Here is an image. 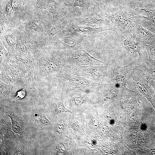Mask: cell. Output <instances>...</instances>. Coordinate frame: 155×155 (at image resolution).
Instances as JSON below:
<instances>
[{"label": "cell", "mask_w": 155, "mask_h": 155, "mask_svg": "<svg viewBox=\"0 0 155 155\" xmlns=\"http://www.w3.org/2000/svg\"><path fill=\"white\" fill-rule=\"evenodd\" d=\"M103 65L69 66L65 72L97 83L107 82L110 79V73L108 69Z\"/></svg>", "instance_id": "obj_1"}, {"label": "cell", "mask_w": 155, "mask_h": 155, "mask_svg": "<svg viewBox=\"0 0 155 155\" xmlns=\"http://www.w3.org/2000/svg\"><path fill=\"white\" fill-rule=\"evenodd\" d=\"M64 53L66 61L69 66L103 65V62L90 55L82 48L76 50L65 51Z\"/></svg>", "instance_id": "obj_2"}, {"label": "cell", "mask_w": 155, "mask_h": 155, "mask_svg": "<svg viewBox=\"0 0 155 155\" xmlns=\"http://www.w3.org/2000/svg\"><path fill=\"white\" fill-rule=\"evenodd\" d=\"M84 36L69 28L63 30L57 42L65 51L76 50L82 48Z\"/></svg>", "instance_id": "obj_3"}, {"label": "cell", "mask_w": 155, "mask_h": 155, "mask_svg": "<svg viewBox=\"0 0 155 155\" xmlns=\"http://www.w3.org/2000/svg\"><path fill=\"white\" fill-rule=\"evenodd\" d=\"M62 75L64 85L70 90H96L102 85L81 76L65 72Z\"/></svg>", "instance_id": "obj_4"}, {"label": "cell", "mask_w": 155, "mask_h": 155, "mask_svg": "<svg viewBox=\"0 0 155 155\" xmlns=\"http://www.w3.org/2000/svg\"><path fill=\"white\" fill-rule=\"evenodd\" d=\"M104 17L102 13L94 11L90 13H84L80 15L75 14L73 16V24L75 22L76 24L82 25L96 24L100 27L108 28L113 30V27L105 20Z\"/></svg>", "instance_id": "obj_5"}, {"label": "cell", "mask_w": 155, "mask_h": 155, "mask_svg": "<svg viewBox=\"0 0 155 155\" xmlns=\"http://www.w3.org/2000/svg\"><path fill=\"white\" fill-rule=\"evenodd\" d=\"M71 29L84 36L94 35L98 33L107 30H112L110 28L106 27H92L89 26H79L73 24L70 27Z\"/></svg>", "instance_id": "obj_6"}, {"label": "cell", "mask_w": 155, "mask_h": 155, "mask_svg": "<svg viewBox=\"0 0 155 155\" xmlns=\"http://www.w3.org/2000/svg\"><path fill=\"white\" fill-rule=\"evenodd\" d=\"M91 3V0H75L72 5L73 8L76 7H79L84 13H88V10Z\"/></svg>", "instance_id": "obj_7"}, {"label": "cell", "mask_w": 155, "mask_h": 155, "mask_svg": "<svg viewBox=\"0 0 155 155\" xmlns=\"http://www.w3.org/2000/svg\"><path fill=\"white\" fill-rule=\"evenodd\" d=\"M71 101L75 105L80 106L87 102L89 99L87 97L78 95L73 96L71 99Z\"/></svg>", "instance_id": "obj_8"}, {"label": "cell", "mask_w": 155, "mask_h": 155, "mask_svg": "<svg viewBox=\"0 0 155 155\" xmlns=\"http://www.w3.org/2000/svg\"><path fill=\"white\" fill-rule=\"evenodd\" d=\"M27 24L28 28L35 31L40 32L42 30L43 28L41 24L40 21L38 20H30L28 22Z\"/></svg>", "instance_id": "obj_9"}, {"label": "cell", "mask_w": 155, "mask_h": 155, "mask_svg": "<svg viewBox=\"0 0 155 155\" xmlns=\"http://www.w3.org/2000/svg\"><path fill=\"white\" fill-rule=\"evenodd\" d=\"M55 113L56 114L63 112H71L64 106L63 102H58L56 104L55 107Z\"/></svg>", "instance_id": "obj_10"}, {"label": "cell", "mask_w": 155, "mask_h": 155, "mask_svg": "<svg viewBox=\"0 0 155 155\" xmlns=\"http://www.w3.org/2000/svg\"><path fill=\"white\" fill-rule=\"evenodd\" d=\"M11 119L12 123V129L13 131L16 133L20 134L21 128L18 122L14 120L11 116L8 115Z\"/></svg>", "instance_id": "obj_11"}, {"label": "cell", "mask_w": 155, "mask_h": 155, "mask_svg": "<svg viewBox=\"0 0 155 155\" xmlns=\"http://www.w3.org/2000/svg\"><path fill=\"white\" fill-rule=\"evenodd\" d=\"M66 148L62 143L57 145L56 148V152L57 154H64L65 153Z\"/></svg>", "instance_id": "obj_12"}, {"label": "cell", "mask_w": 155, "mask_h": 155, "mask_svg": "<svg viewBox=\"0 0 155 155\" xmlns=\"http://www.w3.org/2000/svg\"><path fill=\"white\" fill-rule=\"evenodd\" d=\"M26 95V90L24 89L18 91L16 94L15 99L16 100L21 99L24 98Z\"/></svg>", "instance_id": "obj_13"}, {"label": "cell", "mask_w": 155, "mask_h": 155, "mask_svg": "<svg viewBox=\"0 0 155 155\" xmlns=\"http://www.w3.org/2000/svg\"><path fill=\"white\" fill-rule=\"evenodd\" d=\"M149 65V71L152 78L155 79V62L151 61Z\"/></svg>", "instance_id": "obj_14"}, {"label": "cell", "mask_w": 155, "mask_h": 155, "mask_svg": "<svg viewBox=\"0 0 155 155\" xmlns=\"http://www.w3.org/2000/svg\"><path fill=\"white\" fill-rule=\"evenodd\" d=\"M65 127L61 123H59L57 125L55 128L56 132L60 134H62L65 130Z\"/></svg>", "instance_id": "obj_15"}, {"label": "cell", "mask_w": 155, "mask_h": 155, "mask_svg": "<svg viewBox=\"0 0 155 155\" xmlns=\"http://www.w3.org/2000/svg\"><path fill=\"white\" fill-rule=\"evenodd\" d=\"M40 121L43 125H47L50 123L49 121L44 114L41 116Z\"/></svg>", "instance_id": "obj_16"}, {"label": "cell", "mask_w": 155, "mask_h": 155, "mask_svg": "<svg viewBox=\"0 0 155 155\" xmlns=\"http://www.w3.org/2000/svg\"><path fill=\"white\" fill-rule=\"evenodd\" d=\"M149 50L150 53L154 59H155V45H152L149 47Z\"/></svg>", "instance_id": "obj_17"}, {"label": "cell", "mask_w": 155, "mask_h": 155, "mask_svg": "<svg viewBox=\"0 0 155 155\" xmlns=\"http://www.w3.org/2000/svg\"><path fill=\"white\" fill-rule=\"evenodd\" d=\"M148 19H149L148 21L149 22L148 24L151 26L149 27V28L152 27L155 28V16L149 18Z\"/></svg>", "instance_id": "obj_18"}, {"label": "cell", "mask_w": 155, "mask_h": 155, "mask_svg": "<svg viewBox=\"0 0 155 155\" xmlns=\"http://www.w3.org/2000/svg\"><path fill=\"white\" fill-rule=\"evenodd\" d=\"M149 29L150 30L151 32L155 34V28H150Z\"/></svg>", "instance_id": "obj_19"}, {"label": "cell", "mask_w": 155, "mask_h": 155, "mask_svg": "<svg viewBox=\"0 0 155 155\" xmlns=\"http://www.w3.org/2000/svg\"><path fill=\"white\" fill-rule=\"evenodd\" d=\"M153 85H154V87L155 88V83H153Z\"/></svg>", "instance_id": "obj_20"}]
</instances>
